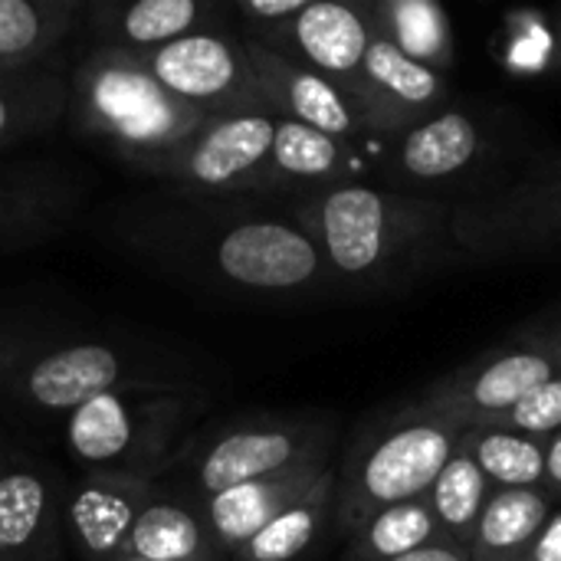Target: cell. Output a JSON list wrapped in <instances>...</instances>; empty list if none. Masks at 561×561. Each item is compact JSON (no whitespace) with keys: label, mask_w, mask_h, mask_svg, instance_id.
I'll return each instance as SVG.
<instances>
[{"label":"cell","mask_w":561,"mask_h":561,"mask_svg":"<svg viewBox=\"0 0 561 561\" xmlns=\"http://www.w3.org/2000/svg\"><path fill=\"white\" fill-rule=\"evenodd\" d=\"M486 427L516 431V434H526L536 440H549V437L561 434V371L546 385H539L536 391H529L513 411H506L500 421H493Z\"/></svg>","instance_id":"obj_30"},{"label":"cell","mask_w":561,"mask_h":561,"mask_svg":"<svg viewBox=\"0 0 561 561\" xmlns=\"http://www.w3.org/2000/svg\"><path fill=\"white\" fill-rule=\"evenodd\" d=\"M325 431L302 421H247L227 427L194 454L191 503H204L253 480L325 467Z\"/></svg>","instance_id":"obj_9"},{"label":"cell","mask_w":561,"mask_h":561,"mask_svg":"<svg viewBox=\"0 0 561 561\" xmlns=\"http://www.w3.org/2000/svg\"><path fill=\"white\" fill-rule=\"evenodd\" d=\"M122 243L158 270L250 293H289L325 273L306 227L273 217L220 214L204 197H138L115 214Z\"/></svg>","instance_id":"obj_1"},{"label":"cell","mask_w":561,"mask_h":561,"mask_svg":"<svg viewBox=\"0 0 561 561\" xmlns=\"http://www.w3.org/2000/svg\"><path fill=\"white\" fill-rule=\"evenodd\" d=\"M559 49H561V23H559Z\"/></svg>","instance_id":"obj_39"},{"label":"cell","mask_w":561,"mask_h":561,"mask_svg":"<svg viewBox=\"0 0 561 561\" xmlns=\"http://www.w3.org/2000/svg\"><path fill=\"white\" fill-rule=\"evenodd\" d=\"M125 552L148 561H217L220 556L197 503L168 490H158L145 506Z\"/></svg>","instance_id":"obj_21"},{"label":"cell","mask_w":561,"mask_h":561,"mask_svg":"<svg viewBox=\"0 0 561 561\" xmlns=\"http://www.w3.org/2000/svg\"><path fill=\"white\" fill-rule=\"evenodd\" d=\"M276 135V115L233 112L214 115L197 135L151 168L174 194L217 197L237 191H266V164Z\"/></svg>","instance_id":"obj_7"},{"label":"cell","mask_w":561,"mask_h":561,"mask_svg":"<svg viewBox=\"0 0 561 561\" xmlns=\"http://www.w3.org/2000/svg\"><path fill=\"white\" fill-rule=\"evenodd\" d=\"M184 388H197V368L174 348L135 335H56L20 365L3 388L0 404L26 421L62 424L66 414L102 394Z\"/></svg>","instance_id":"obj_3"},{"label":"cell","mask_w":561,"mask_h":561,"mask_svg":"<svg viewBox=\"0 0 561 561\" xmlns=\"http://www.w3.org/2000/svg\"><path fill=\"white\" fill-rule=\"evenodd\" d=\"M523 561H561V510L549 516V523L542 526Z\"/></svg>","instance_id":"obj_33"},{"label":"cell","mask_w":561,"mask_h":561,"mask_svg":"<svg viewBox=\"0 0 561 561\" xmlns=\"http://www.w3.org/2000/svg\"><path fill=\"white\" fill-rule=\"evenodd\" d=\"M447 542V536L437 526V516L424 500L398 503L381 513H375L348 546V561H388L398 556H411L417 549Z\"/></svg>","instance_id":"obj_29"},{"label":"cell","mask_w":561,"mask_h":561,"mask_svg":"<svg viewBox=\"0 0 561 561\" xmlns=\"http://www.w3.org/2000/svg\"><path fill=\"white\" fill-rule=\"evenodd\" d=\"M53 339H56V329L46 319L0 316V394L10 385V378L20 371V365Z\"/></svg>","instance_id":"obj_31"},{"label":"cell","mask_w":561,"mask_h":561,"mask_svg":"<svg viewBox=\"0 0 561 561\" xmlns=\"http://www.w3.org/2000/svg\"><path fill=\"white\" fill-rule=\"evenodd\" d=\"M85 184L56 161H13L0 168V253L36 247L62 233L79 207Z\"/></svg>","instance_id":"obj_13"},{"label":"cell","mask_w":561,"mask_h":561,"mask_svg":"<svg viewBox=\"0 0 561 561\" xmlns=\"http://www.w3.org/2000/svg\"><path fill=\"white\" fill-rule=\"evenodd\" d=\"M467 427L414 404L385 427H378L352 457L342 493L335 486V519L358 533L375 513L424 500L440 470L460 450Z\"/></svg>","instance_id":"obj_5"},{"label":"cell","mask_w":561,"mask_h":561,"mask_svg":"<svg viewBox=\"0 0 561 561\" xmlns=\"http://www.w3.org/2000/svg\"><path fill=\"white\" fill-rule=\"evenodd\" d=\"M552 506L546 490H496L470 542V561H523Z\"/></svg>","instance_id":"obj_23"},{"label":"cell","mask_w":561,"mask_h":561,"mask_svg":"<svg viewBox=\"0 0 561 561\" xmlns=\"http://www.w3.org/2000/svg\"><path fill=\"white\" fill-rule=\"evenodd\" d=\"M329 473V467H306L286 477L253 480L243 486H233L227 493H217L204 503H197L210 539L217 552H237L243 549L260 529H266L276 516L299 506Z\"/></svg>","instance_id":"obj_17"},{"label":"cell","mask_w":561,"mask_h":561,"mask_svg":"<svg viewBox=\"0 0 561 561\" xmlns=\"http://www.w3.org/2000/svg\"><path fill=\"white\" fill-rule=\"evenodd\" d=\"M309 0H237V10L240 16H247L253 26H283L289 23L293 16L302 13Z\"/></svg>","instance_id":"obj_32"},{"label":"cell","mask_w":561,"mask_h":561,"mask_svg":"<svg viewBox=\"0 0 561 561\" xmlns=\"http://www.w3.org/2000/svg\"><path fill=\"white\" fill-rule=\"evenodd\" d=\"M493 493H496V486L486 480V473L463 450H457L427 493V503H431L447 542L470 549L473 533H477Z\"/></svg>","instance_id":"obj_27"},{"label":"cell","mask_w":561,"mask_h":561,"mask_svg":"<svg viewBox=\"0 0 561 561\" xmlns=\"http://www.w3.org/2000/svg\"><path fill=\"white\" fill-rule=\"evenodd\" d=\"M388 561H470V552L454 546V542H437V546H427V549H417L411 556H398V559Z\"/></svg>","instance_id":"obj_34"},{"label":"cell","mask_w":561,"mask_h":561,"mask_svg":"<svg viewBox=\"0 0 561 561\" xmlns=\"http://www.w3.org/2000/svg\"><path fill=\"white\" fill-rule=\"evenodd\" d=\"M69 102V72L56 62L0 69V151L46 135Z\"/></svg>","instance_id":"obj_19"},{"label":"cell","mask_w":561,"mask_h":561,"mask_svg":"<svg viewBox=\"0 0 561 561\" xmlns=\"http://www.w3.org/2000/svg\"><path fill=\"white\" fill-rule=\"evenodd\" d=\"M82 16L79 0H0V66L49 62Z\"/></svg>","instance_id":"obj_20"},{"label":"cell","mask_w":561,"mask_h":561,"mask_svg":"<svg viewBox=\"0 0 561 561\" xmlns=\"http://www.w3.org/2000/svg\"><path fill=\"white\" fill-rule=\"evenodd\" d=\"M276 33L283 36V43L296 49V56L289 59L322 72L325 79L339 82L345 92L358 79V69L375 36L362 7L339 3V0H309L302 13L276 26ZM279 46H270V49H279Z\"/></svg>","instance_id":"obj_16"},{"label":"cell","mask_w":561,"mask_h":561,"mask_svg":"<svg viewBox=\"0 0 561 561\" xmlns=\"http://www.w3.org/2000/svg\"><path fill=\"white\" fill-rule=\"evenodd\" d=\"M559 214H561V207H559Z\"/></svg>","instance_id":"obj_40"},{"label":"cell","mask_w":561,"mask_h":561,"mask_svg":"<svg viewBox=\"0 0 561 561\" xmlns=\"http://www.w3.org/2000/svg\"><path fill=\"white\" fill-rule=\"evenodd\" d=\"M69 128L115 161L151 174L214 115L174 99L138 59L115 46H92L69 72Z\"/></svg>","instance_id":"obj_2"},{"label":"cell","mask_w":561,"mask_h":561,"mask_svg":"<svg viewBox=\"0 0 561 561\" xmlns=\"http://www.w3.org/2000/svg\"><path fill=\"white\" fill-rule=\"evenodd\" d=\"M302 220L332 270L365 276L385 266L424 230L427 207L398 201L375 187L345 184L316 197L302 210Z\"/></svg>","instance_id":"obj_6"},{"label":"cell","mask_w":561,"mask_h":561,"mask_svg":"<svg viewBox=\"0 0 561 561\" xmlns=\"http://www.w3.org/2000/svg\"><path fill=\"white\" fill-rule=\"evenodd\" d=\"M335 473L329 470L322 483L293 510L276 516L266 529H260L243 549L233 552V561H296L309 552L322 526L335 510Z\"/></svg>","instance_id":"obj_28"},{"label":"cell","mask_w":561,"mask_h":561,"mask_svg":"<svg viewBox=\"0 0 561 561\" xmlns=\"http://www.w3.org/2000/svg\"><path fill=\"white\" fill-rule=\"evenodd\" d=\"M559 371V362L546 345L500 352L447 375L424 394L421 404L463 427H486Z\"/></svg>","instance_id":"obj_11"},{"label":"cell","mask_w":561,"mask_h":561,"mask_svg":"<svg viewBox=\"0 0 561 561\" xmlns=\"http://www.w3.org/2000/svg\"><path fill=\"white\" fill-rule=\"evenodd\" d=\"M204 411V391H118L62 417L59 431L82 473L161 480L184 454L187 427Z\"/></svg>","instance_id":"obj_4"},{"label":"cell","mask_w":561,"mask_h":561,"mask_svg":"<svg viewBox=\"0 0 561 561\" xmlns=\"http://www.w3.org/2000/svg\"><path fill=\"white\" fill-rule=\"evenodd\" d=\"M69 477L43 457L10 447L0 457V561H62Z\"/></svg>","instance_id":"obj_10"},{"label":"cell","mask_w":561,"mask_h":561,"mask_svg":"<svg viewBox=\"0 0 561 561\" xmlns=\"http://www.w3.org/2000/svg\"><path fill=\"white\" fill-rule=\"evenodd\" d=\"M546 348H549V352L556 355V362H559V368H561V335H559V342H549Z\"/></svg>","instance_id":"obj_36"},{"label":"cell","mask_w":561,"mask_h":561,"mask_svg":"<svg viewBox=\"0 0 561 561\" xmlns=\"http://www.w3.org/2000/svg\"><path fill=\"white\" fill-rule=\"evenodd\" d=\"M161 483L122 473H79L66 496V539L79 561L125 556L131 529Z\"/></svg>","instance_id":"obj_12"},{"label":"cell","mask_w":561,"mask_h":561,"mask_svg":"<svg viewBox=\"0 0 561 561\" xmlns=\"http://www.w3.org/2000/svg\"><path fill=\"white\" fill-rule=\"evenodd\" d=\"M0 69H3V66H0Z\"/></svg>","instance_id":"obj_41"},{"label":"cell","mask_w":561,"mask_h":561,"mask_svg":"<svg viewBox=\"0 0 561 561\" xmlns=\"http://www.w3.org/2000/svg\"><path fill=\"white\" fill-rule=\"evenodd\" d=\"M10 447H13V444H10V440H7V434L0 431V457H3V454H7Z\"/></svg>","instance_id":"obj_37"},{"label":"cell","mask_w":561,"mask_h":561,"mask_svg":"<svg viewBox=\"0 0 561 561\" xmlns=\"http://www.w3.org/2000/svg\"><path fill=\"white\" fill-rule=\"evenodd\" d=\"M460 450L486 473L496 490L546 486V440L503 427H467Z\"/></svg>","instance_id":"obj_26"},{"label":"cell","mask_w":561,"mask_h":561,"mask_svg":"<svg viewBox=\"0 0 561 561\" xmlns=\"http://www.w3.org/2000/svg\"><path fill=\"white\" fill-rule=\"evenodd\" d=\"M214 7L204 0H131V3H85V26L95 46L128 53H151L187 33L207 30Z\"/></svg>","instance_id":"obj_18"},{"label":"cell","mask_w":561,"mask_h":561,"mask_svg":"<svg viewBox=\"0 0 561 561\" xmlns=\"http://www.w3.org/2000/svg\"><path fill=\"white\" fill-rule=\"evenodd\" d=\"M348 145L293 118H276V135L266 164V187L309 181H335L348 164Z\"/></svg>","instance_id":"obj_25"},{"label":"cell","mask_w":561,"mask_h":561,"mask_svg":"<svg viewBox=\"0 0 561 561\" xmlns=\"http://www.w3.org/2000/svg\"><path fill=\"white\" fill-rule=\"evenodd\" d=\"M365 128L398 131L431 118L444 99V72L414 62L394 43L371 36L358 79L348 89Z\"/></svg>","instance_id":"obj_14"},{"label":"cell","mask_w":561,"mask_h":561,"mask_svg":"<svg viewBox=\"0 0 561 561\" xmlns=\"http://www.w3.org/2000/svg\"><path fill=\"white\" fill-rule=\"evenodd\" d=\"M115 561H148V559H141V556H131V552H125L122 559H115Z\"/></svg>","instance_id":"obj_38"},{"label":"cell","mask_w":561,"mask_h":561,"mask_svg":"<svg viewBox=\"0 0 561 561\" xmlns=\"http://www.w3.org/2000/svg\"><path fill=\"white\" fill-rule=\"evenodd\" d=\"M368 16L375 36L394 43L414 62H424L437 72L454 66V30L440 3L434 0H388V3H358Z\"/></svg>","instance_id":"obj_22"},{"label":"cell","mask_w":561,"mask_h":561,"mask_svg":"<svg viewBox=\"0 0 561 561\" xmlns=\"http://www.w3.org/2000/svg\"><path fill=\"white\" fill-rule=\"evenodd\" d=\"M480 151V131L463 112H440L414 125L401 148L398 164L417 181H440L467 168Z\"/></svg>","instance_id":"obj_24"},{"label":"cell","mask_w":561,"mask_h":561,"mask_svg":"<svg viewBox=\"0 0 561 561\" xmlns=\"http://www.w3.org/2000/svg\"><path fill=\"white\" fill-rule=\"evenodd\" d=\"M247 56H250L256 82L266 95V105L276 118L302 122V125L319 128L345 145L365 131V122H362L352 95L339 82L289 59L286 53L263 46L260 39H247Z\"/></svg>","instance_id":"obj_15"},{"label":"cell","mask_w":561,"mask_h":561,"mask_svg":"<svg viewBox=\"0 0 561 561\" xmlns=\"http://www.w3.org/2000/svg\"><path fill=\"white\" fill-rule=\"evenodd\" d=\"M546 490L561 493V434L546 440Z\"/></svg>","instance_id":"obj_35"},{"label":"cell","mask_w":561,"mask_h":561,"mask_svg":"<svg viewBox=\"0 0 561 561\" xmlns=\"http://www.w3.org/2000/svg\"><path fill=\"white\" fill-rule=\"evenodd\" d=\"M138 59L174 99L207 115L270 112L250 66L247 43L227 33L197 30L151 53H138Z\"/></svg>","instance_id":"obj_8"}]
</instances>
